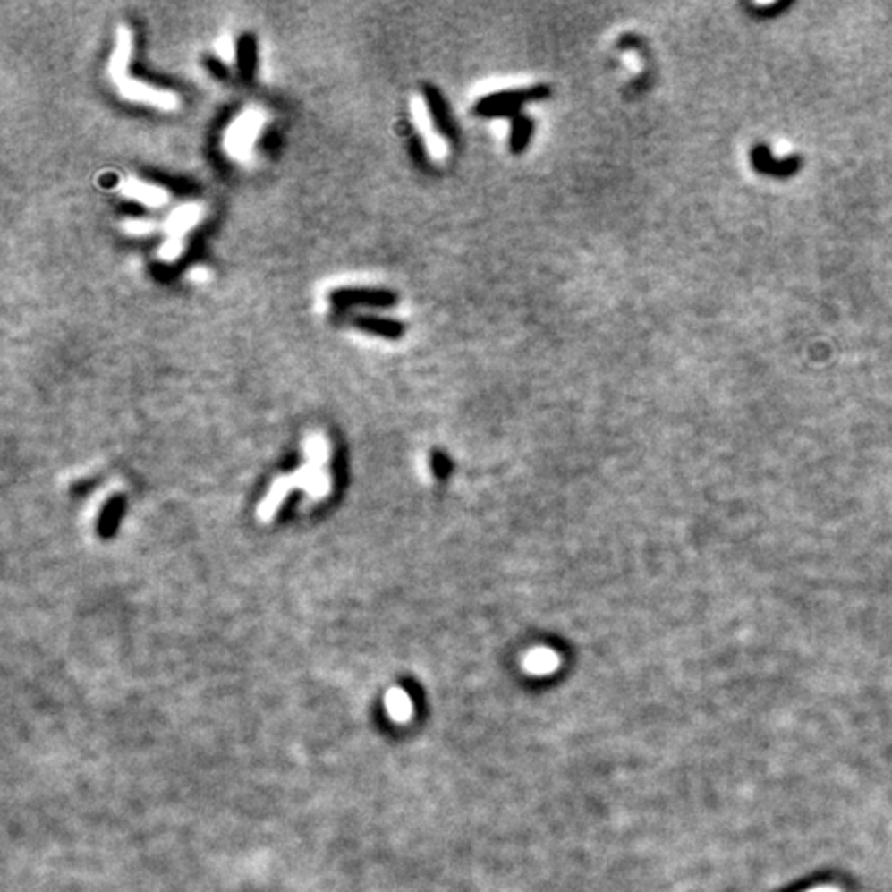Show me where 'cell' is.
<instances>
[{
  "instance_id": "obj_1",
  "label": "cell",
  "mask_w": 892,
  "mask_h": 892,
  "mask_svg": "<svg viewBox=\"0 0 892 892\" xmlns=\"http://www.w3.org/2000/svg\"><path fill=\"white\" fill-rule=\"evenodd\" d=\"M263 126H265V114L260 110L251 108L240 114L225 131L224 147L227 156L238 159V162H246V159L251 157L254 143H257Z\"/></svg>"
},
{
  "instance_id": "obj_2",
  "label": "cell",
  "mask_w": 892,
  "mask_h": 892,
  "mask_svg": "<svg viewBox=\"0 0 892 892\" xmlns=\"http://www.w3.org/2000/svg\"><path fill=\"white\" fill-rule=\"evenodd\" d=\"M549 96V89L546 85L531 87V89H514V91H500L492 93L481 99L478 104V112L484 114L488 118L494 116H519L521 108L527 102H538V99H546Z\"/></svg>"
},
{
  "instance_id": "obj_3",
  "label": "cell",
  "mask_w": 892,
  "mask_h": 892,
  "mask_svg": "<svg viewBox=\"0 0 892 892\" xmlns=\"http://www.w3.org/2000/svg\"><path fill=\"white\" fill-rule=\"evenodd\" d=\"M116 87H118L120 96H123L124 99H129V102L151 106V108L166 110V112H172V110L178 108L176 93H172L167 89H159V87H153V85H147L145 81H139V79L126 77V79H123V81H118Z\"/></svg>"
},
{
  "instance_id": "obj_4",
  "label": "cell",
  "mask_w": 892,
  "mask_h": 892,
  "mask_svg": "<svg viewBox=\"0 0 892 892\" xmlns=\"http://www.w3.org/2000/svg\"><path fill=\"white\" fill-rule=\"evenodd\" d=\"M118 192L129 200H135L139 205L151 207V209H159V207H164L167 200H170V192L162 189V186L143 183V180L139 178L124 180V183L118 186Z\"/></svg>"
},
{
  "instance_id": "obj_5",
  "label": "cell",
  "mask_w": 892,
  "mask_h": 892,
  "mask_svg": "<svg viewBox=\"0 0 892 892\" xmlns=\"http://www.w3.org/2000/svg\"><path fill=\"white\" fill-rule=\"evenodd\" d=\"M132 48H135V39H132L131 30L123 25V28H118L116 44H114V50H112V56H110V63H108V71H110V77H112L114 83L123 81V79L129 77L126 75V71H129V64H131Z\"/></svg>"
},
{
  "instance_id": "obj_6",
  "label": "cell",
  "mask_w": 892,
  "mask_h": 892,
  "mask_svg": "<svg viewBox=\"0 0 892 892\" xmlns=\"http://www.w3.org/2000/svg\"><path fill=\"white\" fill-rule=\"evenodd\" d=\"M750 159H752V166H754L756 172L767 174V176H779V178L791 176V174L797 172V166H800V159H785V162H775L767 145H756Z\"/></svg>"
},
{
  "instance_id": "obj_7",
  "label": "cell",
  "mask_w": 892,
  "mask_h": 892,
  "mask_svg": "<svg viewBox=\"0 0 892 892\" xmlns=\"http://www.w3.org/2000/svg\"><path fill=\"white\" fill-rule=\"evenodd\" d=\"M200 219H203V207L197 203L183 205L167 217L166 230L170 234V238H183L186 232H191L192 227L199 224Z\"/></svg>"
},
{
  "instance_id": "obj_8",
  "label": "cell",
  "mask_w": 892,
  "mask_h": 892,
  "mask_svg": "<svg viewBox=\"0 0 892 892\" xmlns=\"http://www.w3.org/2000/svg\"><path fill=\"white\" fill-rule=\"evenodd\" d=\"M560 667V657L554 649L538 647L522 655V669L533 675H548Z\"/></svg>"
},
{
  "instance_id": "obj_9",
  "label": "cell",
  "mask_w": 892,
  "mask_h": 892,
  "mask_svg": "<svg viewBox=\"0 0 892 892\" xmlns=\"http://www.w3.org/2000/svg\"><path fill=\"white\" fill-rule=\"evenodd\" d=\"M533 137V123L529 120L527 116H522V114H519V116H514L513 118V132H511V151L513 153H522L525 151V147L529 145V140H531Z\"/></svg>"
},
{
  "instance_id": "obj_10",
  "label": "cell",
  "mask_w": 892,
  "mask_h": 892,
  "mask_svg": "<svg viewBox=\"0 0 892 892\" xmlns=\"http://www.w3.org/2000/svg\"><path fill=\"white\" fill-rule=\"evenodd\" d=\"M217 55L221 60H225V63H236L238 60V50H236V44H234V39L230 36H221L217 39Z\"/></svg>"
},
{
  "instance_id": "obj_11",
  "label": "cell",
  "mask_w": 892,
  "mask_h": 892,
  "mask_svg": "<svg viewBox=\"0 0 892 892\" xmlns=\"http://www.w3.org/2000/svg\"><path fill=\"white\" fill-rule=\"evenodd\" d=\"M153 227L156 225L149 219H126L123 224V230L126 234H132V236H147V234H151Z\"/></svg>"
},
{
  "instance_id": "obj_12",
  "label": "cell",
  "mask_w": 892,
  "mask_h": 892,
  "mask_svg": "<svg viewBox=\"0 0 892 892\" xmlns=\"http://www.w3.org/2000/svg\"><path fill=\"white\" fill-rule=\"evenodd\" d=\"M184 251L183 238H167V242L162 244V251H159V257L164 260H176Z\"/></svg>"
}]
</instances>
